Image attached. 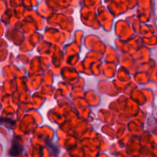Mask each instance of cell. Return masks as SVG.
I'll return each mask as SVG.
<instances>
[{"mask_svg":"<svg viewBox=\"0 0 157 157\" xmlns=\"http://www.w3.org/2000/svg\"><path fill=\"white\" fill-rule=\"evenodd\" d=\"M23 147L19 143L15 142L14 141L12 144V147H11L10 150H9V154L12 156L16 157L19 156L21 153H22Z\"/></svg>","mask_w":157,"mask_h":157,"instance_id":"6da1fadb","label":"cell"}]
</instances>
